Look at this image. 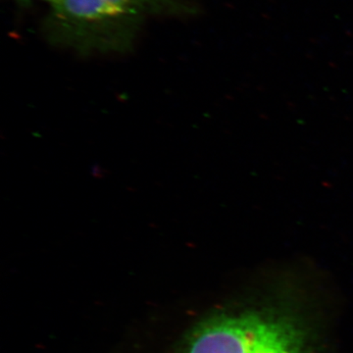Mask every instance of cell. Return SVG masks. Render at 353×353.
Listing matches in <instances>:
<instances>
[{
    "label": "cell",
    "mask_w": 353,
    "mask_h": 353,
    "mask_svg": "<svg viewBox=\"0 0 353 353\" xmlns=\"http://www.w3.org/2000/svg\"><path fill=\"white\" fill-rule=\"evenodd\" d=\"M44 1L48 2V3L50 4V6H52L53 3H54L57 0H44Z\"/></svg>",
    "instance_id": "cell-3"
},
{
    "label": "cell",
    "mask_w": 353,
    "mask_h": 353,
    "mask_svg": "<svg viewBox=\"0 0 353 353\" xmlns=\"http://www.w3.org/2000/svg\"><path fill=\"white\" fill-rule=\"evenodd\" d=\"M157 0H57L55 21L76 34L127 24L152 8Z\"/></svg>",
    "instance_id": "cell-2"
},
{
    "label": "cell",
    "mask_w": 353,
    "mask_h": 353,
    "mask_svg": "<svg viewBox=\"0 0 353 353\" xmlns=\"http://www.w3.org/2000/svg\"><path fill=\"white\" fill-rule=\"evenodd\" d=\"M185 353H310L303 332L282 315L257 311L204 323Z\"/></svg>",
    "instance_id": "cell-1"
}]
</instances>
